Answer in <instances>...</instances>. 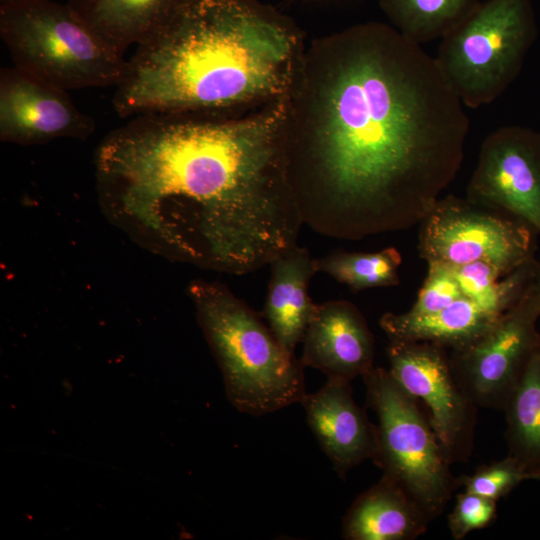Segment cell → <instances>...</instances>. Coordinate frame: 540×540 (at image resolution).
I'll return each mask as SVG.
<instances>
[{
  "label": "cell",
  "mask_w": 540,
  "mask_h": 540,
  "mask_svg": "<svg viewBox=\"0 0 540 540\" xmlns=\"http://www.w3.org/2000/svg\"><path fill=\"white\" fill-rule=\"evenodd\" d=\"M263 315L283 352L295 357L296 346L303 341L317 305L309 296L311 278L317 272L308 249L293 246L270 264Z\"/></svg>",
  "instance_id": "9a60e30c"
},
{
  "label": "cell",
  "mask_w": 540,
  "mask_h": 540,
  "mask_svg": "<svg viewBox=\"0 0 540 540\" xmlns=\"http://www.w3.org/2000/svg\"><path fill=\"white\" fill-rule=\"evenodd\" d=\"M503 315L463 297L427 315L387 312L381 316L379 325L389 341H427L453 350L476 341Z\"/></svg>",
  "instance_id": "ac0fdd59"
},
{
  "label": "cell",
  "mask_w": 540,
  "mask_h": 540,
  "mask_svg": "<svg viewBox=\"0 0 540 540\" xmlns=\"http://www.w3.org/2000/svg\"><path fill=\"white\" fill-rule=\"evenodd\" d=\"M386 354L394 380L427 408L448 461L467 462L474 449L478 407L459 384L449 350L427 341H389Z\"/></svg>",
  "instance_id": "9c48e42d"
},
{
  "label": "cell",
  "mask_w": 540,
  "mask_h": 540,
  "mask_svg": "<svg viewBox=\"0 0 540 540\" xmlns=\"http://www.w3.org/2000/svg\"><path fill=\"white\" fill-rule=\"evenodd\" d=\"M300 403L308 426L340 478L373 459L377 426L354 401L350 381L327 378L318 391L305 393Z\"/></svg>",
  "instance_id": "4fadbf2b"
},
{
  "label": "cell",
  "mask_w": 540,
  "mask_h": 540,
  "mask_svg": "<svg viewBox=\"0 0 540 540\" xmlns=\"http://www.w3.org/2000/svg\"><path fill=\"white\" fill-rule=\"evenodd\" d=\"M362 378L367 406L378 419L372 461L412 497L430 521L435 520L459 484L428 416L388 369L373 367Z\"/></svg>",
  "instance_id": "52a82bcc"
},
{
  "label": "cell",
  "mask_w": 540,
  "mask_h": 540,
  "mask_svg": "<svg viewBox=\"0 0 540 540\" xmlns=\"http://www.w3.org/2000/svg\"><path fill=\"white\" fill-rule=\"evenodd\" d=\"M400 252L388 247L377 252L336 251L315 259L317 272H323L353 292L391 287L400 283Z\"/></svg>",
  "instance_id": "44dd1931"
},
{
  "label": "cell",
  "mask_w": 540,
  "mask_h": 540,
  "mask_svg": "<svg viewBox=\"0 0 540 540\" xmlns=\"http://www.w3.org/2000/svg\"><path fill=\"white\" fill-rule=\"evenodd\" d=\"M535 38L530 0H487L441 38L435 59L464 106L478 108L511 85Z\"/></svg>",
  "instance_id": "8992f818"
},
{
  "label": "cell",
  "mask_w": 540,
  "mask_h": 540,
  "mask_svg": "<svg viewBox=\"0 0 540 540\" xmlns=\"http://www.w3.org/2000/svg\"><path fill=\"white\" fill-rule=\"evenodd\" d=\"M540 303L531 283L521 297L484 335L449 350L454 374L478 408L503 411L536 349Z\"/></svg>",
  "instance_id": "30bf717a"
},
{
  "label": "cell",
  "mask_w": 540,
  "mask_h": 540,
  "mask_svg": "<svg viewBox=\"0 0 540 540\" xmlns=\"http://www.w3.org/2000/svg\"><path fill=\"white\" fill-rule=\"evenodd\" d=\"M287 30L245 0H185L127 60L113 97L120 117L186 113L279 92Z\"/></svg>",
  "instance_id": "3957f363"
},
{
  "label": "cell",
  "mask_w": 540,
  "mask_h": 540,
  "mask_svg": "<svg viewBox=\"0 0 540 540\" xmlns=\"http://www.w3.org/2000/svg\"><path fill=\"white\" fill-rule=\"evenodd\" d=\"M302 342L303 366L318 369L327 378L351 382L374 367V337L365 317L350 301L318 304Z\"/></svg>",
  "instance_id": "5bb4252c"
},
{
  "label": "cell",
  "mask_w": 540,
  "mask_h": 540,
  "mask_svg": "<svg viewBox=\"0 0 540 540\" xmlns=\"http://www.w3.org/2000/svg\"><path fill=\"white\" fill-rule=\"evenodd\" d=\"M531 288L538 297L540 303V260L537 259L536 270L531 282Z\"/></svg>",
  "instance_id": "d4e9b609"
},
{
  "label": "cell",
  "mask_w": 540,
  "mask_h": 540,
  "mask_svg": "<svg viewBox=\"0 0 540 540\" xmlns=\"http://www.w3.org/2000/svg\"><path fill=\"white\" fill-rule=\"evenodd\" d=\"M67 92L15 66L1 68V141L30 145L57 138L87 139L96 123Z\"/></svg>",
  "instance_id": "7c38bea8"
},
{
  "label": "cell",
  "mask_w": 540,
  "mask_h": 540,
  "mask_svg": "<svg viewBox=\"0 0 540 540\" xmlns=\"http://www.w3.org/2000/svg\"><path fill=\"white\" fill-rule=\"evenodd\" d=\"M531 480L540 482V472L532 475Z\"/></svg>",
  "instance_id": "484cf974"
},
{
  "label": "cell",
  "mask_w": 540,
  "mask_h": 540,
  "mask_svg": "<svg viewBox=\"0 0 540 540\" xmlns=\"http://www.w3.org/2000/svg\"><path fill=\"white\" fill-rule=\"evenodd\" d=\"M0 37L13 66L63 90L118 86L127 60L51 0L0 3Z\"/></svg>",
  "instance_id": "5b68a950"
},
{
  "label": "cell",
  "mask_w": 540,
  "mask_h": 540,
  "mask_svg": "<svg viewBox=\"0 0 540 540\" xmlns=\"http://www.w3.org/2000/svg\"><path fill=\"white\" fill-rule=\"evenodd\" d=\"M431 521L395 481L385 475L352 503L342 522L347 540H414Z\"/></svg>",
  "instance_id": "2e32d148"
},
{
  "label": "cell",
  "mask_w": 540,
  "mask_h": 540,
  "mask_svg": "<svg viewBox=\"0 0 540 540\" xmlns=\"http://www.w3.org/2000/svg\"><path fill=\"white\" fill-rule=\"evenodd\" d=\"M497 518V501L462 491L448 515V528L454 540H463L470 532L490 526Z\"/></svg>",
  "instance_id": "cb8c5ba5"
},
{
  "label": "cell",
  "mask_w": 540,
  "mask_h": 540,
  "mask_svg": "<svg viewBox=\"0 0 540 540\" xmlns=\"http://www.w3.org/2000/svg\"><path fill=\"white\" fill-rule=\"evenodd\" d=\"M538 234L508 212L447 195L419 223L418 252L427 263L486 261L508 275L536 258Z\"/></svg>",
  "instance_id": "ba28073f"
},
{
  "label": "cell",
  "mask_w": 540,
  "mask_h": 540,
  "mask_svg": "<svg viewBox=\"0 0 540 540\" xmlns=\"http://www.w3.org/2000/svg\"><path fill=\"white\" fill-rule=\"evenodd\" d=\"M283 110L240 121L132 117L96 151L105 206L182 261L235 275L269 265L304 225L280 173Z\"/></svg>",
  "instance_id": "7a4b0ae2"
},
{
  "label": "cell",
  "mask_w": 540,
  "mask_h": 540,
  "mask_svg": "<svg viewBox=\"0 0 540 540\" xmlns=\"http://www.w3.org/2000/svg\"><path fill=\"white\" fill-rule=\"evenodd\" d=\"M427 265V276L416 301L407 311L411 315L438 312L464 297L449 265L437 262H429Z\"/></svg>",
  "instance_id": "603a6c76"
},
{
  "label": "cell",
  "mask_w": 540,
  "mask_h": 540,
  "mask_svg": "<svg viewBox=\"0 0 540 540\" xmlns=\"http://www.w3.org/2000/svg\"><path fill=\"white\" fill-rule=\"evenodd\" d=\"M479 3V0L381 1L400 33L420 45L444 37Z\"/></svg>",
  "instance_id": "ffe728a7"
},
{
  "label": "cell",
  "mask_w": 540,
  "mask_h": 540,
  "mask_svg": "<svg viewBox=\"0 0 540 540\" xmlns=\"http://www.w3.org/2000/svg\"><path fill=\"white\" fill-rule=\"evenodd\" d=\"M188 294L222 372L228 401L262 416L300 402L304 366L287 356L258 315L225 285L193 281Z\"/></svg>",
  "instance_id": "277c9868"
},
{
  "label": "cell",
  "mask_w": 540,
  "mask_h": 540,
  "mask_svg": "<svg viewBox=\"0 0 540 540\" xmlns=\"http://www.w3.org/2000/svg\"><path fill=\"white\" fill-rule=\"evenodd\" d=\"M466 198L508 212L540 234V133L503 126L482 142Z\"/></svg>",
  "instance_id": "8fae6325"
},
{
  "label": "cell",
  "mask_w": 540,
  "mask_h": 540,
  "mask_svg": "<svg viewBox=\"0 0 540 540\" xmlns=\"http://www.w3.org/2000/svg\"><path fill=\"white\" fill-rule=\"evenodd\" d=\"M5 1H8V0H0V3L5 2Z\"/></svg>",
  "instance_id": "4316f807"
},
{
  "label": "cell",
  "mask_w": 540,
  "mask_h": 540,
  "mask_svg": "<svg viewBox=\"0 0 540 540\" xmlns=\"http://www.w3.org/2000/svg\"><path fill=\"white\" fill-rule=\"evenodd\" d=\"M327 93L303 223L341 240L419 225L457 176L469 119L435 57L400 32L352 34Z\"/></svg>",
  "instance_id": "6da1fadb"
},
{
  "label": "cell",
  "mask_w": 540,
  "mask_h": 540,
  "mask_svg": "<svg viewBox=\"0 0 540 540\" xmlns=\"http://www.w3.org/2000/svg\"><path fill=\"white\" fill-rule=\"evenodd\" d=\"M531 480L524 465L514 456L477 467L471 474L458 477L459 487L498 501L509 495L522 482Z\"/></svg>",
  "instance_id": "7402d4cb"
},
{
  "label": "cell",
  "mask_w": 540,
  "mask_h": 540,
  "mask_svg": "<svg viewBox=\"0 0 540 540\" xmlns=\"http://www.w3.org/2000/svg\"><path fill=\"white\" fill-rule=\"evenodd\" d=\"M185 0H67L79 19L123 55L160 30Z\"/></svg>",
  "instance_id": "e0dca14e"
},
{
  "label": "cell",
  "mask_w": 540,
  "mask_h": 540,
  "mask_svg": "<svg viewBox=\"0 0 540 540\" xmlns=\"http://www.w3.org/2000/svg\"><path fill=\"white\" fill-rule=\"evenodd\" d=\"M508 454L532 475L540 472V346L503 410Z\"/></svg>",
  "instance_id": "d6986e66"
}]
</instances>
